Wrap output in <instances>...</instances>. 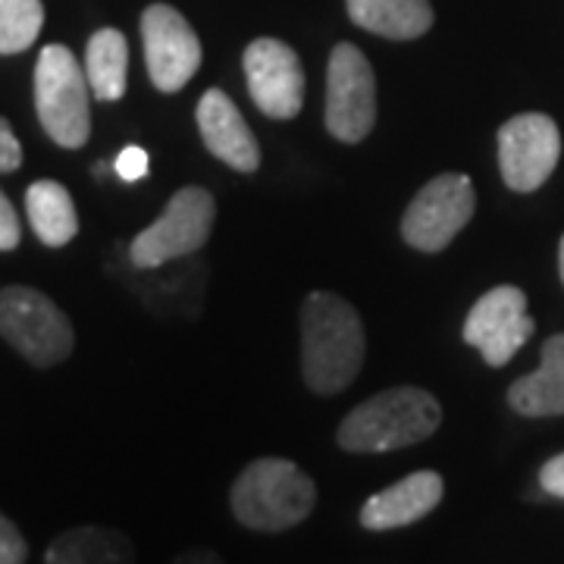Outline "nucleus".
<instances>
[{
    "label": "nucleus",
    "instance_id": "nucleus-1",
    "mask_svg": "<svg viewBox=\"0 0 564 564\" xmlns=\"http://www.w3.org/2000/svg\"><path fill=\"white\" fill-rule=\"evenodd\" d=\"M364 323L336 292H311L302 304V377L317 395H339L364 364Z\"/></svg>",
    "mask_w": 564,
    "mask_h": 564
},
{
    "label": "nucleus",
    "instance_id": "nucleus-2",
    "mask_svg": "<svg viewBox=\"0 0 564 564\" xmlns=\"http://www.w3.org/2000/svg\"><path fill=\"white\" fill-rule=\"evenodd\" d=\"M443 423L440 402L417 386H395L361 402L339 423L336 443L355 455H380L430 440Z\"/></svg>",
    "mask_w": 564,
    "mask_h": 564
},
{
    "label": "nucleus",
    "instance_id": "nucleus-3",
    "mask_svg": "<svg viewBox=\"0 0 564 564\" xmlns=\"http://www.w3.org/2000/svg\"><path fill=\"white\" fill-rule=\"evenodd\" d=\"M229 505L242 527L282 533L302 524L314 511L317 486L299 464L285 458H258L236 477Z\"/></svg>",
    "mask_w": 564,
    "mask_h": 564
},
{
    "label": "nucleus",
    "instance_id": "nucleus-4",
    "mask_svg": "<svg viewBox=\"0 0 564 564\" xmlns=\"http://www.w3.org/2000/svg\"><path fill=\"white\" fill-rule=\"evenodd\" d=\"M35 113L44 135L66 151L91 139V85L66 44H47L39 54Z\"/></svg>",
    "mask_w": 564,
    "mask_h": 564
},
{
    "label": "nucleus",
    "instance_id": "nucleus-5",
    "mask_svg": "<svg viewBox=\"0 0 564 564\" xmlns=\"http://www.w3.org/2000/svg\"><path fill=\"white\" fill-rule=\"evenodd\" d=\"M0 339L35 367H57L76 348L69 317L32 285L0 289Z\"/></svg>",
    "mask_w": 564,
    "mask_h": 564
},
{
    "label": "nucleus",
    "instance_id": "nucleus-6",
    "mask_svg": "<svg viewBox=\"0 0 564 564\" xmlns=\"http://www.w3.org/2000/svg\"><path fill=\"white\" fill-rule=\"evenodd\" d=\"M217 220V202L202 185L180 188L158 220L129 242V263L135 270H158L163 263L202 251Z\"/></svg>",
    "mask_w": 564,
    "mask_h": 564
},
{
    "label": "nucleus",
    "instance_id": "nucleus-7",
    "mask_svg": "<svg viewBox=\"0 0 564 564\" xmlns=\"http://www.w3.org/2000/svg\"><path fill=\"white\" fill-rule=\"evenodd\" d=\"M477 192L464 173H443L430 180L402 217V239L423 254H440L474 220Z\"/></svg>",
    "mask_w": 564,
    "mask_h": 564
},
{
    "label": "nucleus",
    "instance_id": "nucleus-8",
    "mask_svg": "<svg viewBox=\"0 0 564 564\" xmlns=\"http://www.w3.org/2000/svg\"><path fill=\"white\" fill-rule=\"evenodd\" d=\"M377 122V76L355 44H336L326 66V129L333 139L358 144Z\"/></svg>",
    "mask_w": 564,
    "mask_h": 564
},
{
    "label": "nucleus",
    "instance_id": "nucleus-9",
    "mask_svg": "<svg viewBox=\"0 0 564 564\" xmlns=\"http://www.w3.org/2000/svg\"><path fill=\"white\" fill-rule=\"evenodd\" d=\"M141 44H144L151 85L163 95L182 91L202 69V39L170 3H151L141 13Z\"/></svg>",
    "mask_w": 564,
    "mask_h": 564
},
{
    "label": "nucleus",
    "instance_id": "nucleus-10",
    "mask_svg": "<svg viewBox=\"0 0 564 564\" xmlns=\"http://www.w3.org/2000/svg\"><path fill=\"white\" fill-rule=\"evenodd\" d=\"M536 323L527 314V295L518 285H496L470 307L464 343L477 348L489 367H505L533 336Z\"/></svg>",
    "mask_w": 564,
    "mask_h": 564
},
{
    "label": "nucleus",
    "instance_id": "nucleus-11",
    "mask_svg": "<svg viewBox=\"0 0 564 564\" xmlns=\"http://www.w3.org/2000/svg\"><path fill=\"white\" fill-rule=\"evenodd\" d=\"M562 132L545 113L511 117L499 129V170L511 192H536L558 166Z\"/></svg>",
    "mask_w": 564,
    "mask_h": 564
},
{
    "label": "nucleus",
    "instance_id": "nucleus-12",
    "mask_svg": "<svg viewBox=\"0 0 564 564\" xmlns=\"http://www.w3.org/2000/svg\"><path fill=\"white\" fill-rule=\"evenodd\" d=\"M248 95L270 120H292L304 107V66L299 54L280 39H254L245 47Z\"/></svg>",
    "mask_w": 564,
    "mask_h": 564
},
{
    "label": "nucleus",
    "instance_id": "nucleus-13",
    "mask_svg": "<svg viewBox=\"0 0 564 564\" xmlns=\"http://www.w3.org/2000/svg\"><path fill=\"white\" fill-rule=\"evenodd\" d=\"M198 132L207 151L236 173H258L261 166V144L254 139L251 126L245 122L242 110L223 88H207L195 110Z\"/></svg>",
    "mask_w": 564,
    "mask_h": 564
},
{
    "label": "nucleus",
    "instance_id": "nucleus-14",
    "mask_svg": "<svg viewBox=\"0 0 564 564\" xmlns=\"http://www.w3.org/2000/svg\"><path fill=\"white\" fill-rule=\"evenodd\" d=\"M445 484L436 470H414L383 492L370 496L361 508L364 530H399L436 511L443 502Z\"/></svg>",
    "mask_w": 564,
    "mask_h": 564
},
{
    "label": "nucleus",
    "instance_id": "nucleus-15",
    "mask_svg": "<svg viewBox=\"0 0 564 564\" xmlns=\"http://www.w3.org/2000/svg\"><path fill=\"white\" fill-rule=\"evenodd\" d=\"M508 404L524 417H562L564 414V333L545 339L540 370L521 377L508 389Z\"/></svg>",
    "mask_w": 564,
    "mask_h": 564
},
{
    "label": "nucleus",
    "instance_id": "nucleus-16",
    "mask_svg": "<svg viewBox=\"0 0 564 564\" xmlns=\"http://www.w3.org/2000/svg\"><path fill=\"white\" fill-rule=\"evenodd\" d=\"M348 17L380 39H421L433 25L430 0H348Z\"/></svg>",
    "mask_w": 564,
    "mask_h": 564
},
{
    "label": "nucleus",
    "instance_id": "nucleus-17",
    "mask_svg": "<svg viewBox=\"0 0 564 564\" xmlns=\"http://www.w3.org/2000/svg\"><path fill=\"white\" fill-rule=\"evenodd\" d=\"M25 214L41 245L63 248L79 236V214L66 185L54 180H39L25 188Z\"/></svg>",
    "mask_w": 564,
    "mask_h": 564
},
{
    "label": "nucleus",
    "instance_id": "nucleus-18",
    "mask_svg": "<svg viewBox=\"0 0 564 564\" xmlns=\"http://www.w3.org/2000/svg\"><path fill=\"white\" fill-rule=\"evenodd\" d=\"M47 564H122L135 562L129 536L113 527L85 524L61 533L44 552Z\"/></svg>",
    "mask_w": 564,
    "mask_h": 564
},
{
    "label": "nucleus",
    "instance_id": "nucleus-19",
    "mask_svg": "<svg viewBox=\"0 0 564 564\" xmlns=\"http://www.w3.org/2000/svg\"><path fill=\"white\" fill-rule=\"evenodd\" d=\"M85 76L91 95L104 104L122 101L129 85V44L120 29H98L85 47Z\"/></svg>",
    "mask_w": 564,
    "mask_h": 564
},
{
    "label": "nucleus",
    "instance_id": "nucleus-20",
    "mask_svg": "<svg viewBox=\"0 0 564 564\" xmlns=\"http://www.w3.org/2000/svg\"><path fill=\"white\" fill-rule=\"evenodd\" d=\"M44 25L41 0H0V54L29 51Z\"/></svg>",
    "mask_w": 564,
    "mask_h": 564
},
{
    "label": "nucleus",
    "instance_id": "nucleus-21",
    "mask_svg": "<svg viewBox=\"0 0 564 564\" xmlns=\"http://www.w3.org/2000/svg\"><path fill=\"white\" fill-rule=\"evenodd\" d=\"M29 558V543L22 530L0 511V564H22Z\"/></svg>",
    "mask_w": 564,
    "mask_h": 564
},
{
    "label": "nucleus",
    "instance_id": "nucleus-22",
    "mask_svg": "<svg viewBox=\"0 0 564 564\" xmlns=\"http://www.w3.org/2000/svg\"><path fill=\"white\" fill-rule=\"evenodd\" d=\"M113 170H117V176H120L122 182H139L148 176V170H151V158H148V151H144V148H139V144H129V148H122L120 154H117Z\"/></svg>",
    "mask_w": 564,
    "mask_h": 564
},
{
    "label": "nucleus",
    "instance_id": "nucleus-23",
    "mask_svg": "<svg viewBox=\"0 0 564 564\" xmlns=\"http://www.w3.org/2000/svg\"><path fill=\"white\" fill-rule=\"evenodd\" d=\"M22 239V226L17 207L10 204V198L0 188V251H13Z\"/></svg>",
    "mask_w": 564,
    "mask_h": 564
},
{
    "label": "nucleus",
    "instance_id": "nucleus-24",
    "mask_svg": "<svg viewBox=\"0 0 564 564\" xmlns=\"http://www.w3.org/2000/svg\"><path fill=\"white\" fill-rule=\"evenodd\" d=\"M22 166V144L13 132V126L0 117V176L3 173H17Z\"/></svg>",
    "mask_w": 564,
    "mask_h": 564
},
{
    "label": "nucleus",
    "instance_id": "nucleus-25",
    "mask_svg": "<svg viewBox=\"0 0 564 564\" xmlns=\"http://www.w3.org/2000/svg\"><path fill=\"white\" fill-rule=\"evenodd\" d=\"M540 486H543L549 496L564 499V452L543 464V470H540Z\"/></svg>",
    "mask_w": 564,
    "mask_h": 564
},
{
    "label": "nucleus",
    "instance_id": "nucleus-26",
    "mask_svg": "<svg viewBox=\"0 0 564 564\" xmlns=\"http://www.w3.org/2000/svg\"><path fill=\"white\" fill-rule=\"evenodd\" d=\"M107 170H110L107 163H95V166H91V173H95V180H104V176H107Z\"/></svg>",
    "mask_w": 564,
    "mask_h": 564
},
{
    "label": "nucleus",
    "instance_id": "nucleus-27",
    "mask_svg": "<svg viewBox=\"0 0 564 564\" xmlns=\"http://www.w3.org/2000/svg\"><path fill=\"white\" fill-rule=\"evenodd\" d=\"M558 270H562V282H564V236H562V245H558Z\"/></svg>",
    "mask_w": 564,
    "mask_h": 564
}]
</instances>
